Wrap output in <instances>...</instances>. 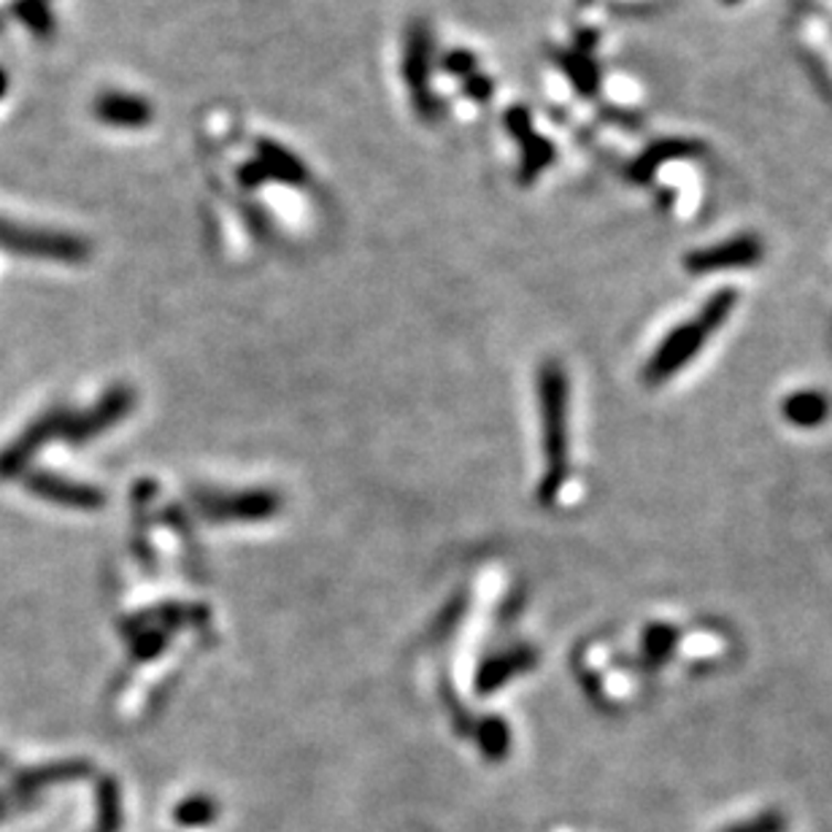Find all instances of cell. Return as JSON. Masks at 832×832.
Here are the masks:
<instances>
[{
  "label": "cell",
  "instance_id": "30bf717a",
  "mask_svg": "<svg viewBox=\"0 0 832 832\" xmlns=\"http://www.w3.org/2000/svg\"><path fill=\"white\" fill-rule=\"evenodd\" d=\"M3 87H6V74L0 71V95H3Z\"/></svg>",
  "mask_w": 832,
  "mask_h": 832
},
{
  "label": "cell",
  "instance_id": "6da1fadb",
  "mask_svg": "<svg viewBox=\"0 0 832 832\" xmlns=\"http://www.w3.org/2000/svg\"><path fill=\"white\" fill-rule=\"evenodd\" d=\"M738 293L735 289H719L703 303L697 317L682 322L673 327L665 338H662L654 355L649 357L646 368H643V381L652 387L671 381L678 370H684L703 351V346L710 341L716 330L730 319Z\"/></svg>",
  "mask_w": 832,
  "mask_h": 832
},
{
  "label": "cell",
  "instance_id": "7a4b0ae2",
  "mask_svg": "<svg viewBox=\"0 0 832 832\" xmlns=\"http://www.w3.org/2000/svg\"><path fill=\"white\" fill-rule=\"evenodd\" d=\"M762 257L765 246L757 235H735V239L722 241V244L689 252L684 257V268L686 273H695V276H708V273L722 271H746Z\"/></svg>",
  "mask_w": 832,
  "mask_h": 832
},
{
  "label": "cell",
  "instance_id": "52a82bcc",
  "mask_svg": "<svg viewBox=\"0 0 832 832\" xmlns=\"http://www.w3.org/2000/svg\"><path fill=\"white\" fill-rule=\"evenodd\" d=\"M678 646V630L671 624H652L643 633V654L652 662H665L676 652Z\"/></svg>",
  "mask_w": 832,
  "mask_h": 832
},
{
  "label": "cell",
  "instance_id": "ba28073f",
  "mask_svg": "<svg viewBox=\"0 0 832 832\" xmlns=\"http://www.w3.org/2000/svg\"><path fill=\"white\" fill-rule=\"evenodd\" d=\"M787 817H783L781 811H762L749 819L727 824L722 832H787Z\"/></svg>",
  "mask_w": 832,
  "mask_h": 832
},
{
  "label": "cell",
  "instance_id": "9c48e42d",
  "mask_svg": "<svg viewBox=\"0 0 832 832\" xmlns=\"http://www.w3.org/2000/svg\"><path fill=\"white\" fill-rule=\"evenodd\" d=\"M28 803H30L28 794H22V798L17 800V803L11 798H6V794H0V819H6L11 811H17V808H22V805H28Z\"/></svg>",
  "mask_w": 832,
  "mask_h": 832
},
{
  "label": "cell",
  "instance_id": "277c9868",
  "mask_svg": "<svg viewBox=\"0 0 832 832\" xmlns=\"http://www.w3.org/2000/svg\"><path fill=\"white\" fill-rule=\"evenodd\" d=\"M57 424H60L57 414L44 417L41 422H35L20 441L11 443V446L6 449L3 454H0V476L9 478V476H14V473H20L22 467H25L28 460L33 457L35 449H39L41 443H44L54 433V430H57Z\"/></svg>",
  "mask_w": 832,
  "mask_h": 832
},
{
  "label": "cell",
  "instance_id": "7c38bea8",
  "mask_svg": "<svg viewBox=\"0 0 832 832\" xmlns=\"http://www.w3.org/2000/svg\"><path fill=\"white\" fill-rule=\"evenodd\" d=\"M722 3H738V0H722Z\"/></svg>",
  "mask_w": 832,
  "mask_h": 832
},
{
  "label": "cell",
  "instance_id": "8992f818",
  "mask_svg": "<svg viewBox=\"0 0 832 832\" xmlns=\"http://www.w3.org/2000/svg\"><path fill=\"white\" fill-rule=\"evenodd\" d=\"M28 489H33L35 495L50 497V501L69 503V506H84V503H93V492L76 487V484H65L60 478L46 476V473H30L25 478Z\"/></svg>",
  "mask_w": 832,
  "mask_h": 832
},
{
  "label": "cell",
  "instance_id": "3957f363",
  "mask_svg": "<svg viewBox=\"0 0 832 832\" xmlns=\"http://www.w3.org/2000/svg\"><path fill=\"white\" fill-rule=\"evenodd\" d=\"M781 414L792 428L813 430L828 422L830 398L819 390H798L787 394V400L781 403Z\"/></svg>",
  "mask_w": 832,
  "mask_h": 832
},
{
  "label": "cell",
  "instance_id": "5b68a950",
  "mask_svg": "<svg viewBox=\"0 0 832 832\" xmlns=\"http://www.w3.org/2000/svg\"><path fill=\"white\" fill-rule=\"evenodd\" d=\"M701 149L695 141H684V138H667V141H657L652 144L646 151H643L641 157H638L635 168H633V176L638 181L649 179L652 173H657L665 162L671 160H682V157H689L695 155V151Z\"/></svg>",
  "mask_w": 832,
  "mask_h": 832
},
{
  "label": "cell",
  "instance_id": "8fae6325",
  "mask_svg": "<svg viewBox=\"0 0 832 832\" xmlns=\"http://www.w3.org/2000/svg\"><path fill=\"white\" fill-rule=\"evenodd\" d=\"M6 768V757H0V770H3Z\"/></svg>",
  "mask_w": 832,
  "mask_h": 832
}]
</instances>
